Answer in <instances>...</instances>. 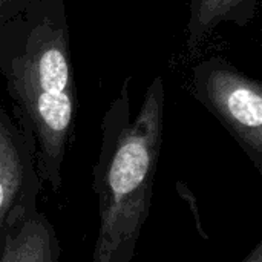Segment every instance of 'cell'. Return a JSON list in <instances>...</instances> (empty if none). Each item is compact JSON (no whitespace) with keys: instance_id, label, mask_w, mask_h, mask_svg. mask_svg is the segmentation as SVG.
Wrapping results in <instances>:
<instances>
[{"instance_id":"1","label":"cell","mask_w":262,"mask_h":262,"mask_svg":"<svg viewBox=\"0 0 262 262\" xmlns=\"http://www.w3.org/2000/svg\"><path fill=\"white\" fill-rule=\"evenodd\" d=\"M0 74L34 135L41 183L58 192L78 107L64 0H31L0 26Z\"/></svg>"},{"instance_id":"7","label":"cell","mask_w":262,"mask_h":262,"mask_svg":"<svg viewBox=\"0 0 262 262\" xmlns=\"http://www.w3.org/2000/svg\"><path fill=\"white\" fill-rule=\"evenodd\" d=\"M31 3V0H0V26L14 18Z\"/></svg>"},{"instance_id":"3","label":"cell","mask_w":262,"mask_h":262,"mask_svg":"<svg viewBox=\"0 0 262 262\" xmlns=\"http://www.w3.org/2000/svg\"><path fill=\"white\" fill-rule=\"evenodd\" d=\"M193 97L221 123L262 173V83L213 57L200 61L192 74Z\"/></svg>"},{"instance_id":"6","label":"cell","mask_w":262,"mask_h":262,"mask_svg":"<svg viewBox=\"0 0 262 262\" xmlns=\"http://www.w3.org/2000/svg\"><path fill=\"white\" fill-rule=\"evenodd\" d=\"M259 0H190L186 46L195 52L198 46L223 23L249 25Z\"/></svg>"},{"instance_id":"8","label":"cell","mask_w":262,"mask_h":262,"mask_svg":"<svg viewBox=\"0 0 262 262\" xmlns=\"http://www.w3.org/2000/svg\"><path fill=\"white\" fill-rule=\"evenodd\" d=\"M239 262H262V241L256 243L255 247L246 255V258Z\"/></svg>"},{"instance_id":"5","label":"cell","mask_w":262,"mask_h":262,"mask_svg":"<svg viewBox=\"0 0 262 262\" xmlns=\"http://www.w3.org/2000/svg\"><path fill=\"white\" fill-rule=\"evenodd\" d=\"M60 255L55 227L40 210L0 235V262H60Z\"/></svg>"},{"instance_id":"2","label":"cell","mask_w":262,"mask_h":262,"mask_svg":"<svg viewBox=\"0 0 262 262\" xmlns=\"http://www.w3.org/2000/svg\"><path fill=\"white\" fill-rule=\"evenodd\" d=\"M130 77L101 120V143L92 167L98 198V233L91 262H130L149 218L164 135L166 89L157 75L130 115Z\"/></svg>"},{"instance_id":"4","label":"cell","mask_w":262,"mask_h":262,"mask_svg":"<svg viewBox=\"0 0 262 262\" xmlns=\"http://www.w3.org/2000/svg\"><path fill=\"white\" fill-rule=\"evenodd\" d=\"M41 186L32 132L0 106V235L38 210Z\"/></svg>"}]
</instances>
